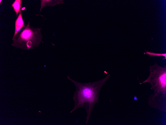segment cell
I'll use <instances>...</instances> for the list:
<instances>
[{
	"label": "cell",
	"mask_w": 166,
	"mask_h": 125,
	"mask_svg": "<svg viewBox=\"0 0 166 125\" xmlns=\"http://www.w3.org/2000/svg\"><path fill=\"white\" fill-rule=\"evenodd\" d=\"M42 38L40 30L34 32L30 29H26L15 36L12 45L25 49L34 48L40 44Z\"/></svg>",
	"instance_id": "3"
},
{
	"label": "cell",
	"mask_w": 166,
	"mask_h": 125,
	"mask_svg": "<svg viewBox=\"0 0 166 125\" xmlns=\"http://www.w3.org/2000/svg\"><path fill=\"white\" fill-rule=\"evenodd\" d=\"M150 74L143 83H149L151 85V89L154 93L148 99L151 106L163 111H166V67H162L157 63L150 67Z\"/></svg>",
	"instance_id": "2"
},
{
	"label": "cell",
	"mask_w": 166,
	"mask_h": 125,
	"mask_svg": "<svg viewBox=\"0 0 166 125\" xmlns=\"http://www.w3.org/2000/svg\"><path fill=\"white\" fill-rule=\"evenodd\" d=\"M24 26V23L21 9L20 13L15 22V31L13 39H14L18 32Z\"/></svg>",
	"instance_id": "4"
},
{
	"label": "cell",
	"mask_w": 166,
	"mask_h": 125,
	"mask_svg": "<svg viewBox=\"0 0 166 125\" xmlns=\"http://www.w3.org/2000/svg\"><path fill=\"white\" fill-rule=\"evenodd\" d=\"M146 53L147 54H148L150 55H156L157 56H164L165 57V59H166V53L165 54H159V53H154L152 52H149L148 51H147L146 52V53H144V54Z\"/></svg>",
	"instance_id": "6"
},
{
	"label": "cell",
	"mask_w": 166,
	"mask_h": 125,
	"mask_svg": "<svg viewBox=\"0 0 166 125\" xmlns=\"http://www.w3.org/2000/svg\"><path fill=\"white\" fill-rule=\"evenodd\" d=\"M21 2L22 1L20 0H16L11 5V6L13 7L17 15L18 13L21 10Z\"/></svg>",
	"instance_id": "5"
},
{
	"label": "cell",
	"mask_w": 166,
	"mask_h": 125,
	"mask_svg": "<svg viewBox=\"0 0 166 125\" xmlns=\"http://www.w3.org/2000/svg\"><path fill=\"white\" fill-rule=\"evenodd\" d=\"M2 1V0H0V3H1V1Z\"/></svg>",
	"instance_id": "7"
},
{
	"label": "cell",
	"mask_w": 166,
	"mask_h": 125,
	"mask_svg": "<svg viewBox=\"0 0 166 125\" xmlns=\"http://www.w3.org/2000/svg\"><path fill=\"white\" fill-rule=\"evenodd\" d=\"M110 76L108 75L103 79L95 82L82 83L73 80L68 75L67 79L75 86L76 90L73 97L74 107L71 111L72 113L82 107L86 114L85 124L89 120L93 109L98 102L100 92L103 86Z\"/></svg>",
	"instance_id": "1"
}]
</instances>
